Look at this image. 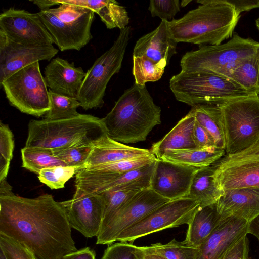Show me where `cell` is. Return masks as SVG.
<instances>
[{"label":"cell","mask_w":259,"mask_h":259,"mask_svg":"<svg viewBox=\"0 0 259 259\" xmlns=\"http://www.w3.org/2000/svg\"><path fill=\"white\" fill-rule=\"evenodd\" d=\"M61 203L66 210L71 228L85 237H97L101 228L105 206L102 194L84 196L74 193L71 199Z\"/></svg>","instance_id":"2e32d148"},{"label":"cell","mask_w":259,"mask_h":259,"mask_svg":"<svg viewBox=\"0 0 259 259\" xmlns=\"http://www.w3.org/2000/svg\"><path fill=\"white\" fill-rule=\"evenodd\" d=\"M58 5L69 4L92 10L100 17L108 29L120 30L128 26L130 18L125 8L112 0H55Z\"/></svg>","instance_id":"d4e9b609"},{"label":"cell","mask_w":259,"mask_h":259,"mask_svg":"<svg viewBox=\"0 0 259 259\" xmlns=\"http://www.w3.org/2000/svg\"><path fill=\"white\" fill-rule=\"evenodd\" d=\"M258 47L259 42L252 38L235 33L224 44L201 45L198 50L186 53L180 61L181 71L208 73L229 78L232 70L246 58L256 54Z\"/></svg>","instance_id":"8992f818"},{"label":"cell","mask_w":259,"mask_h":259,"mask_svg":"<svg viewBox=\"0 0 259 259\" xmlns=\"http://www.w3.org/2000/svg\"><path fill=\"white\" fill-rule=\"evenodd\" d=\"M0 86L9 103L22 113L38 117L51 109L49 92L39 62L15 72Z\"/></svg>","instance_id":"30bf717a"},{"label":"cell","mask_w":259,"mask_h":259,"mask_svg":"<svg viewBox=\"0 0 259 259\" xmlns=\"http://www.w3.org/2000/svg\"><path fill=\"white\" fill-rule=\"evenodd\" d=\"M229 78L245 90L259 95V58L257 53L240 62L232 70Z\"/></svg>","instance_id":"f546056e"},{"label":"cell","mask_w":259,"mask_h":259,"mask_svg":"<svg viewBox=\"0 0 259 259\" xmlns=\"http://www.w3.org/2000/svg\"><path fill=\"white\" fill-rule=\"evenodd\" d=\"M132 73L135 83L144 86L147 82L159 80L165 68L144 56H133Z\"/></svg>","instance_id":"836d02e7"},{"label":"cell","mask_w":259,"mask_h":259,"mask_svg":"<svg viewBox=\"0 0 259 259\" xmlns=\"http://www.w3.org/2000/svg\"><path fill=\"white\" fill-rule=\"evenodd\" d=\"M107 135L102 118L90 114L59 120H31L25 146L55 149L94 142Z\"/></svg>","instance_id":"277c9868"},{"label":"cell","mask_w":259,"mask_h":259,"mask_svg":"<svg viewBox=\"0 0 259 259\" xmlns=\"http://www.w3.org/2000/svg\"><path fill=\"white\" fill-rule=\"evenodd\" d=\"M0 233L26 245L36 259H62L77 250L66 210L51 194L0 196Z\"/></svg>","instance_id":"6da1fadb"},{"label":"cell","mask_w":259,"mask_h":259,"mask_svg":"<svg viewBox=\"0 0 259 259\" xmlns=\"http://www.w3.org/2000/svg\"><path fill=\"white\" fill-rule=\"evenodd\" d=\"M94 143H80L52 150L54 155L66 166L75 167L78 170L84 167Z\"/></svg>","instance_id":"e575fe53"},{"label":"cell","mask_w":259,"mask_h":259,"mask_svg":"<svg viewBox=\"0 0 259 259\" xmlns=\"http://www.w3.org/2000/svg\"><path fill=\"white\" fill-rule=\"evenodd\" d=\"M51 109L45 119L59 120L78 116L77 109L80 106L76 98L60 94L49 90Z\"/></svg>","instance_id":"1f68e13d"},{"label":"cell","mask_w":259,"mask_h":259,"mask_svg":"<svg viewBox=\"0 0 259 259\" xmlns=\"http://www.w3.org/2000/svg\"><path fill=\"white\" fill-rule=\"evenodd\" d=\"M151 154L152 153L150 149L131 147L115 141L106 135L94 142L83 168Z\"/></svg>","instance_id":"44dd1931"},{"label":"cell","mask_w":259,"mask_h":259,"mask_svg":"<svg viewBox=\"0 0 259 259\" xmlns=\"http://www.w3.org/2000/svg\"><path fill=\"white\" fill-rule=\"evenodd\" d=\"M248 234L254 236L259 242V215L248 222Z\"/></svg>","instance_id":"c3c4849f"},{"label":"cell","mask_w":259,"mask_h":259,"mask_svg":"<svg viewBox=\"0 0 259 259\" xmlns=\"http://www.w3.org/2000/svg\"><path fill=\"white\" fill-rule=\"evenodd\" d=\"M223 1L232 6L239 14L243 12L249 11L259 8V0H223Z\"/></svg>","instance_id":"bcb514c9"},{"label":"cell","mask_w":259,"mask_h":259,"mask_svg":"<svg viewBox=\"0 0 259 259\" xmlns=\"http://www.w3.org/2000/svg\"><path fill=\"white\" fill-rule=\"evenodd\" d=\"M195 120L210 134L215 146L225 150L226 141L221 109L219 105L203 104L192 108Z\"/></svg>","instance_id":"f1b7e54d"},{"label":"cell","mask_w":259,"mask_h":259,"mask_svg":"<svg viewBox=\"0 0 259 259\" xmlns=\"http://www.w3.org/2000/svg\"><path fill=\"white\" fill-rule=\"evenodd\" d=\"M257 55H258V58H259V47H258V49H257Z\"/></svg>","instance_id":"9f6ffc18"},{"label":"cell","mask_w":259,"mask_h":259,"mask_svg":"<svg viewBox=\"0 0 259 259\" xmlns=\"http://www.w3.org/2000/svg\"><path fill=\"white\" fill-rule=\"evenodd\" d=\"M101 259H144L143 248L127 242L113 243L105 250Z\"/></svg>","instance_id":"ab89813d"},{"label":"cell","mask_w":259,"mask_h":259,"mask_svg":"<svg viewBox=\"0 0 259 259\" xmlns=\"http://www.w3.org/2000/svg\"><path fill=\"white\" fill-rule=\"evenodd\" d=\"M58 52L53 45H22L10 40L0 31V83L23 67L50 61Z\"/></svg>","instance_id":"5bb4252c"},{"label":"cell","mask_w":259,"mask_h":259,"mask_svg":"<svg viewBox=\"0 0 259 259\" xmlns=\"http://www.w3.org/2000/svg\"><path fill=\"white\" fill-rule=\"evenodd\" d=\"M180 7L179 0H151L148 10L152 17H158L161 20L168 21L180 11Z\"/></svg>","instance_id":"b9f144b4"},{"label":"cell","mask_w":259,"mask_h":259,"mask_svg":"<svg viewBox=\"0 0 259 259\" xmlns=\"http://www.w3.org/2000/svg\"><path fill=\"white\" fill-rule=\"evenodd\" d=\"M62 259H96V253L87 247L68 253Z\"/></svg>","instance_id":"7dc6e473"},{"label":"cell","mask_w":259,"mask_h":259,"mask_svg":"<svg viewBox=\"0 0 259 259\" xmlns=\"http://www.w3.org/2000/svg\"><path fill=\"white\" fill-rule=\"evenodd\" d=\"M216 206L222 218L233 216L249 222L259 215V187L225 190Z\"/></svg>","instance_id":"ffe728a7"},{"label":"cell","mask_w":259,"mask_h":259,"mask_svg":"<svg viewBox=\"0 0 259 259\" xmlns=\"http://www.w3.org/2000/svg\"><path fill=\"white\" fill-rule=\"evenodd\" d=\"M177 44L169 30L168 21L161 20L155 29L137 40L133 56L146 57L165 68L177 53Z\"/></svg>","instance_id":"ac0fdd59"},{"label":"cell","mask_w":259,"mask_h":259,"mask_svg":"<svg viewBox=\"0 0 259 259\" xmlns=\"http://www.w3.org/2000/svg\"><path fill=\"white\" fill-rule=\"evenodd\" d=\"M34 4L36 5L40 10H45L49 9L50 8L54 5H58L55 0H35L30 1Z\"/></svg>","instance_id":"681fc988"},{"label":"cell","mask_w":259,"mask_h":259,"mask_svg":"<svg viewBox=\"0 0 259 259\" xmlns=\"http://www.w3.org/2000/svg\"><path fill=\"white\" fill-rule=\"evenodd\" d=\"M12 187L9 185L6 179L0 181V196L13 194Z\"/></svg>","instance_id":"816d5d0a"},{"label":"cell","mask_w":259,"mask_h":259,"mask_svg":"<svg viewBox=\"0 0 259 259\" xmlns=\"http://www.w3.org/2000/svg\"><path fill=\"white\" fill-rule=\"evenodd\" d=\"M219 105L227 155L239 153L252 146L259 138V95L241 97Z\"/></svg>","instance_id":"ba28073f"},{"label":"cell","mask_w":259,"mask_h":259,"mask_svg":"<svg viewBox=\"0 0 259 259\" xmlns=\"http://www.w3.org/2000/svg\"><path fill=\"white\" fill-rule=\"evenodd\" d=\"M44 79L47 87L54 92L76 98L86 73L81 67L60 57L53 59L46 67Z\"/></svg>","instance_id":"d6986e66"},{"label":"cell","mask_w":259,"mask_h":259,"mask_svg":"<svg viewBox=\"0 0 259 259\" xmlns=\"http://www.w3.org/2000/svg\"><path fill=\"white\" fill-rule=\"evenodd\" d=\"M169 201L150 188L139 191L119 211L108 225L99 233L96 237V244H113L122 231Z\"/></svg>","instance_id":"7c38bea8"},{"label":"cell","mask_w":259,"mask_h":259,"mask_svg":"<svg viewBox=\"0 0 259 259\" xmlns=\"http://www.w3.org/2000/svg\"><path fill=\"white\" fill-rule=\"evenodd\" d=\"M0 248L7 259H36L33 251L26 245L1 233Z\"/></svg>","instance_id":"60d3db41"},{"label":"cell","mask_w":259,"mask_h":259,"mask_svg":"<svg viewBox=\"0 0 259 259\" xmlns=\"http://www.w3.org/2000/svg\"><path fill=\"white\" fill-rule=\"evenodd\" d=\"M195 122L192 108L163 138L153 144L152 154L159 159L167 150L196 148L192 137Z\"/></svg>","instance_id":"603a6c76"},{"label":"cell","mask_w":259,"mask_h":259,"mask_svg":"<svg viewBox=\"0 0 259 259\" xmlns=\"http://www.w3.org/2000/svg\"><path fill=\"white\" fill-rule=\"evenodd\" d=\"M144 259H166L164 256L151 251L148 246H143Z\"/></svg>","instance_id":"f907efd6"},{"label":"cell","mask_w":259,"mask_h":259,"mask_svg":"<svg viewBox=\"0 0 259 259\" xmlns=\"http://www.w3.org/2000/svg\"><path fill=\"white\" fill-rule=\"evenodd\" d=\"M255 24L257 29L259 30V19L256 20Z\"/></svg>","instance_id":"11a10c76"},{"label":"cell","mask_w":259,"mask_h":259,"mask_svg":"<svg viewBox=\"0 0 259 259\" xmlns=\"http://www.w3.org/2000/svg\"><path fill=\"white\" fill-rule=\"evenodd\" d=\"M169 87L177 100L192 107L203 104L219 105L257 95L245 90L227 77L204 72L180 71L170 78Z\"/></svg>","instance_id":"5b68a950"},{"label":"cell","mask_w":259,"mask_h":259,"mask_svg":"<svg viewBox=\"0 0 259 259\" xmlns=\"http://www.w3.org/2000/svg\"><path fill=\"white\" fill-rule=\"evenodd\" d=\"M0 31L11 41L22 45H53V39L38 13L10 8L0 14Z\"/></svg>","instance_id":"4fadbf2b"},{"label":"cell","mask_w":259,"mask_h":259,"mask_svg":"<svg viewBox=\"0 0 259 259\" xmlns=\"http://www.w3.org/2000/svg\"><path fill=\"white\" fill-rule=\"evenodd\" d=\"M132 28L120 30L112 47L94 63L86 72L76 99L84 110L101 107L107 84L121 67Z\"/></svg>","instance_id":"9c48e42d"},{"label":"cell","mask_w":259,"mask_h":259,"mask_svg":"<svg viewBox=\"0 0 259 259\" xmlns=\"http://www.w3.org/2000/svg\"><path fill=\"white\" fill-rule=\"evenodd\" d=\"M156 159L157 158L155 155L151 154L148 155L100 164L85 169H93L107 173L122 174L143 167Z\"/></svg>","instance_id":"8d00e7d4"},{"label":"cell","mask_w":259,"mask_h":259,"mask_svg":"<svg viewBox=\"0 0 259 259\" xmlns=\"http://www.w3.org/2000/svg\"><path fill=\"white\" fill-rule=\"evenodd\" d=\"M192 137L196 149L215 147L214 140L207 130L195 120Z\"/></svg>","instance_id":"ee69618b"},{"label":"cell","mask_w":259,"mask_h":259,"mask_svg":"<svg viewBox=\"0 0 259 259\" xmlns=\"http://www.w3.org/2000/svg\"><path fill=\"white\" fill-rule=\"evenodd\" d=\"M22 166L36 174L45 168L55 166H66L56 157L52 149L41 147L24 146L21 150Z\"/></svg>","instance_id":"4dcf8cb0"},{"label":"cell","mask_w":259,"mask_h":259,"mask_svg":"<svg viewBox=\"0 0 259 259\" xmlns=\"http://www.w3.org/2000/svg\"><path fill=\"white\" fill-rule=\"evenodd\" d=\"M77 169L67 166H55L42 169L38 178L51 189L63 188L65 184L76 174Z\"/></svg>","instance_id":"74e56055"},{"label":"cell","mask_w":259,"mask_h":259,"mask_svg":"<svg viewBox=\"0 0 259 259\" xmlns=\"http://www.w3.org/2000/svg\"><path fill=\"white\" fill-rule=\"evenodd\" d=\"M215 177L223 191L259 187V161H246L222 168L215 167Z\"/></svg>","instance_id":"7402d4cb"},{"label":"cell","mask_w":259,"mask_h":259,"mask_svg":"<svg viewBox=\"0 0 259 259\" xmlns=\"http://www.w3.org/2000/svg\"><path fill=\"white\" fill-rule=\"evenodd\" d=\"M215 171L212 164L199 168L193 177L188 197L197 200L199 207L216 203L224 193L217 182Z\"/></svg>","instance_id":"484cf974"},{"label":"cell","mask_w":259,"mask_h":259,"mask_svg":"<svg viewBox=\"0 0 259 259\" xmlns=\"http://www.w3.org/2000/svg\"><path fill=\"white\" fill-rule=\"evenodd\" d=\"M199 168L157 159L150 189L169 201L187 197L193 177Z\"/></svg>","instance_id":"9a60e30c"},{"label":"cell","mask_w":259,"mask_h":259,"mask_svg":"<svg viewBox=\"0 0 259 259\" xmlns=\"http://www.w3.org/2000/svg\"><path fill=\"white\" fill-rule=\"evenodd\" d=\"M258 19H259V17L258 18Z\"/></svg>","instance_id":"6f0895ef"},{"label":"cell","mask_w":259,"mask_h":259,"mask_svg":"<svg viewBox=\"0 0 259 259\" xmlns=\"http://www.w3.org/2000/svg\"><path fill=\"white\" fill-rule=\"evenodd\" d=\"M140 191L141 190H108L101 193L104 198L105 206L99 232L108 225L119 211Z\"/></svg>","instance_id":"d6a6232c"},{"label":"cell","mask_w":259,"mask_h":259,"mask_svg":"<svg viewBox=\"0 0 259 259\" xmlns=\"http://www.w3.org/2000/svg\"><path fill=\"white\" fill-rule=\"evenodd\" d=\"M248 222L231 216L222 220L198 247L196 259H222L239 240L248 234Z\"/></svg>","instance_id":"e0dca14e"},{"label":"cell","mask_w":259,"mask_h":259,"mask_svg":"<svg viewBox=\"0 0 259 259\" xmlns=\"http://www.w3.org/2000/svg\"><path fill=\"white\" fill-rule=\"evenodd\" d=\"M0 259H7L6 254L4 251L0 248Z\"/></svg>","instance_id":"f5cc1de1"},{"label":"cell","mask_w":259,"mask_h":259,"mask_svg":"<svg viewBox=\"0 0 259 259\" xmlns=\"http://www.w3.org/2000/svg\"><path fill=\"white\" fill-rule=\"evenodd\" d=\"M191 2V1H186V0L185 1H182L180 3L181 6L185 7V6H186L187 4H188Z\"/></svg>","instance_id":"db71d44e"},{"label":"cell","mask_w":259,"mask_h":259,"mask_svg":"<svg viewBox=\"0 0 259 259\" xmlns=\"http://www.w3.org/2000/svg\"><path fill=\"white\" fill-rule=\"evenodd\" d=\"M148 247L166 259H196L198 251V247L190 246L184 241H178L175 239L165 244L157 243Z\"/></svg>","instance_id":"d590c367"},{"label":"cell","mask_w":259,"mask_h":259,"mask_svg":"<svg viewBox=\"0 0 259 259\" xmlns=\"http://www.w3.org/2000/svg\"><path fill=\"white\" fill-rule=\"evenodd\" d=\"M156 160L143 167L121 174L84 196L99 194L108 190H142L150 188L151 179Z\"/></svg>","instance_id":"83f0119b"},{"label":"cell","mask_w":259,"mask_h":259,"mask_svg":"<svg viewBox=\"0 0 259 259\" xmlns=\"http://www.w3.org/2000/svg\"><path fill=\"white\" fill-rule=\"evenodd\" d=\"M250 161H259V138L252 146L246 150L234 155H225L213 164L217 168H222Z\"/></svg>","instance_id":"7bdbcfd3"},{"label":"cell","mask_w":259,"mask_h":259,"mask_svg":"<svg viewBox=\"0 0 259 259\" xmlns=\"http://www.w3.org/2000/svg\"><path fill=\"white\" fill-rule=\"evenodd\" d=\"M199 206L197 200L188 197L170 201L122 231L115 242H133L154 232L188 225Z\"/></svg>","instance_id":"8fae6325"},{"label":"cell","mask_w":259,"mask_h":259,"mask_svg":"<svg viewBox=\"0 0 259 259\" xmlns=\"http://www.w3.org/2000/svg\"><path fill=\"white\" fill-rule=\"evenodd\" d=\"M102 120L111 139L134 143L145 141L153 127L161 123V108L145 85L135 83L124 91Z\"/></svg>","instance_id":"3957f363"},{"label":"cell","mask_w":259,"mask_h":259,"mask_svg":"<svg viewBox=\"0 0 259 259\" xmlns=\"http://www.w3.org/2000/svg\"><path fill=\"white\" fill-rule=\"evenodd\" d=\"M38 14L54 43L61 51L80 50L92 38L91 28L95 12L86 7L62 4Z\"/></svg>","instance_id":"52a82bcc"},{"label":"cell","mask_w":259,"mask_h":259,"mask_svg":"<svg viewBox=\"0 0 259 259\" xmlns=\"http://www.w3.org/2000/svg\"><path fill=\"white\" fill-rule=\"evenodd\" d=\"M14 139L7 124L0 123V181L6 179L13 158Z\"/></svg>","instance_id":"f35d334b"},{"label":"cell","mask_w":259,"mask_h":259,"mask_svg":"<svg viewBox=\"0 0 259 259\" xmlns=\"http://www.w3.org/2000/svg\"><path fill=\"white\" fill-rule=\"evenodd\" d=\"M225 149L212 147L208 148L169 149L159 159L174 163L197 168L212 165L225 155Z\"/></svg>","instance_id":"4316f807"},{"label":"cell","mask_w":259,"mask_h":259,"mask_svg":"<svg viewBox=\"0 0 259 259\" xmlns=\"http://www.w3.org/2000/svg\"><path fill=\"white\" fill-rule=\"evenodd\" d=\"M197 8L182 18L168 21L169 30L174 39L201 45H218L232 38L240 19L231 5L223 0H198Z\"/></svg>","instance_id":"7a4b0ae2"},{"label":"cell","mask_w":259,"mask_h":259,"mask_svg":"<svg viewBox=\"0 0 259 259\" xmlns=\"http://www.w3.org/2000/svg\"><path fill=\"white\" fill-rule=\"evenodd\" d=\"M222 218L217 211L216 203L199 207L188 224L184 242L198 247L220 224Z\"/></svg>","instance_id":"cb8c5ba5"},{"label":"cell","mask_w":259,"mask_h":259,"mask_svg":"<svg viewBox=\"0 0 259 259\" xmlns=\"http://www.w3.org/2000/svg\"><path fill=\"white\" fill-rule=\"evenodd\" d=\"M249 241L247 235L239 240L222 259H248Z\"/></svg>","instance_id":"f6af8a7d"}]
</instances>
